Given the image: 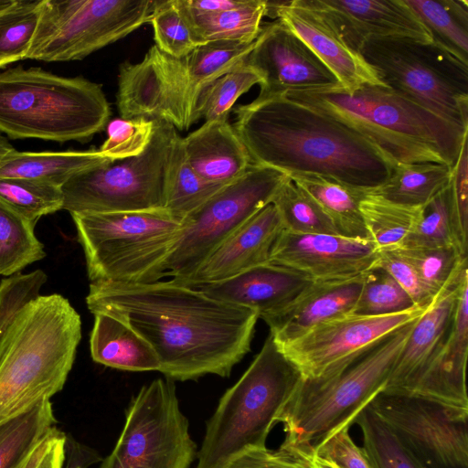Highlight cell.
Here are the masks:
<instances>
[{
  "instance_id": "6da1fadb",
  "label": "cell",
  "mask_w": 468,
  "mask_h": 468,
  "mask_svg": "<svg viewBox=\"0 0 468 468\" xmlns=\"http://www.w3.org/2000/svg\"><path fill=\"white\" fill-rule=\"evenodd\" d=\"M86 303L127 324L154 349L159 372L171 380L229 377L250 352L259 315L197 288L167 282L99 281Z\"/></svg>"
},
{
  "instance_id": "7a4b0ae2",
  "label": "cell",
  "mask_w": 468,
  "mask_h": 468,
  "mask_svg": "<svg viewBox=\"0 0 468 468\" xmlns=\"http://www.w3.org/2000/svg\"><path fill=\"white\" fill-rule=\"evenodd\" d=\"M234 113L232 126L252 163L288 176L317 175L371 191L396 164L354 129L284 96L255 99Z\"/></svg>"
},
{
  "instance_id": "3957f363",
  "label": "cell",
  "mask_w": 468,
  "mask_h": 468,
  "mask_svg": "<svg viewBox=\"0 0 468 468\" xmlns=\"http://www.w3.org/2000/svg\"><path fill=\"white\" fill-rule=\"evenodd\" d=\"M81 319L58 293L26 304L0 335V424L59 392L73 367Z\"/></svg>"
},
{
  "instance_id": "277c9868",
  "label": "cell",
  "mask_w": 468,
  "mask_h": 468,
  "mask_svg": "<svg viewBox=\"0 0 468 468\" xmlns=\"http://www.w3.org/2000/svg\"><path fill=\"white\" fill-rule=\"evenodd\" d=\"M285 98L354 129L394 163H441L452 167L468 129L441 119L383 85L291 91Z\"/></svg>"
},
{
  "instance_id": "5b68a950",
  "label": "cell",
  "mask_w": 468,
  "mask_h": 468,
  "mask_svg": "<svg viewBox=\"0 0 468 468\" xmlns=\"http://www.w3.org/2000/svg\"><path fill=\"white\" fill-rule=\"evenodd\" d=\"M418 318L382 338L338 372L319 379L303 378L277 417L285 433L281 445L312 452L323 439L349 428L383 391Z\"/></svg>"
},
{
  "instance_id": "8992f818",
  "label": "cell",
  "mask_w": 468,
  "mask_h": 468,
  "mask_svg": "<svg viewBox=\"0 0 468 468\" xmlns=\"http://www.w3.org/2000/svg\"><path fill=\"white\" fill-rule=\"evenodd\" d=\"M110 116L101 85L81 76L21 66L0 73V133L10 139L86 142Z\"/></svg>"
},
{
  "instance_id": "52a82bcc",
  "label": "cell",
  "mask_w": 468,
  "mask_h": 468,
  "mask_svg": "<svg viewBox=\"0 0 468 468\" xmlns=\"http://www.w3.org/2000/svg\"><path fill=\"white\" fill-rule=\"evenodd\" d=\"M303 377L271 334L208 420L196 468H223L250 448L266 446L282 407Z\"/></svg>"
},
{
  "instance_id": "ba28073f",
  "label": "cell",
  "mask_w": 468,
  "mask_h": 468,
  "mask_svg": "<svg viewBox=\"0 0 468 468\" xmlns=\"http://www.w3.org/2000/svg\"><path fill=\"white\" fill-rule=\"evenodd\" d=\"M70 215L90 282H150L164 278L163 263L182 228L166 209Z\"/></svg>"
},
{
  "instance_id": "9c48e42d",
  "label": "cell",
  "mask_w": 468,
  "mask_h": 468,
  "mask_svg": "<svg viewBox=\"0 0 468 468\" xmlns=\"http://www.w3.org/2000/svg\"><path fill=\"white\" fill-rule=\"evenodd\" d=\"M358 52L384 86L468 129V65L433 42L407 37L367 39Z\"/></svg>"
},
{
  "instance_id": "30bf717a",
  "label": "cell",
  "mask_w": 468,
  "mask_h": 468,
  "mask_svg": "<svg viewBox=\"0 0 468 468\" xmlns=\"http://www.w3.org/2000/svg\"><path fill=\"white\" fill-rule=\"evenodd\" d=\"M180 134L154 121L150 143L139 155L113 161L73 176L62 186V209L105 213L165 208L168 166Z\"/></svg>"
},
{
  "instance_id": "8fae6325",
  "label": "cell",
  "mask_w": 468,
  "mask_h": 468,
  "mask_svg": "<svg viewBox=\"0 0 468 468\" xmlns=\"http://www.w3.org/2000/svg\"><path fill=\"white\" fill-rule=\"evenodd\" d=\"M154 0H42L26 59H83L149 23Z\"/></svg>"
},
{
  "instance_id": "7c38bea8",
  "label": "cell",
  "mask_w": 468,
  "mask_h": 468,
  "mask_svg": "<svg viewBox=\"0 0 468 468\" xmlns=\"http://www.w3.org/2000/svg\"><path fill=\"white\" fill-rule=\"evenodd\" d=\"M289 178L280 170L252 163L224 185L182 223L179 237L163 263L164 277L190 275L224 240L271 204Z\"/></svg>"
},
{
  "instance_id": "4fadbf2b",
  "label": "cell",
  "mask_w": 468,
  "mask_h": 468,
  "mask_svg": "<svg viewBox=\"0 0 468 468\" xmlns=\"http://www.w3.org/2000/svg\"><path fill=\"white\" fill-rule=\"evenodd\" d=\"M197 457L176 385L157 378L133 398L118 441L99 468H190Z\"/></svg>"
},
{
  "instance_id": "5bb4252c",
  "label": "cell",
  "mask_w": 468,
  "mask_h": 468,
  "mask_svg": "<svg viewBox=\"0 0 468 468\" xmlns=\"http://www.w3.org/2000/svg\"><path fill=\"white\" fill-rule=\"evenodd\" d=\"M372 411L425 468H468V410L378 393Z\"/></svg>"
},
{
  "instance_id": "9a60e30c",
  "label": "cell",
  "mask_w": 468,
  "mask_h": 468,
  "mask_svg": "<svg viewBox=\"0 0 468 468\" xmlns=\"http://www.w3.org/2000/svg\"><path fill=\"white\" fill-rule=\"evenodd\" d=\"M198 96L184 58L172 57L155 45L140 62L120 66L116 104L121 118L160 120L187 131L197 122Z\"/></svg>"
},
{
  "instance_id": "2e32d148",
  "label": "cell",
  "mask_w": 468,
  "mask_h": 468,
  "mask_svg": "<svg viewBox=\"0 0 468 468\" xmlns=\"http://www.w3.org/2000/svg\"><path fill=\"white\" fill-rule=\"evenodd\" d=\"M428 309V308H427ZM427 309L380 316L346 314L313 327L302 336L279 346L303 379L329 377Z\"/></svg>"
},
{
  "instance_id": "e0dca14e",
  "label": "cell",
  "mask_w": 468,
  "mask_h": 468,
  "mask_svg": "<svg viewBox=\"0 0 468 468\" xmlns=\"http://www.w3.org/2000/svg\"><path fill=\"white\" fill-rule=\"evenodd\" d=\"M245 63L262 79L258 101L340 85L312 49L278 19L261 26Z\"/></svg>"
},
{
  "instance_id": "ac0fdd59",
  "label": "cell",
  "mask_w": 468,
  "mask_h": 468,
  "mask_svg": "<svg viewBox=\"0 0 468 468\" xmlns=\"http://www.w3.org/2000/svg\"><path fill=\"white\" fill-rule=\"evenodd\" d=\"M378 251L372 240L282 230L269 262L300 271L313 281H337L366 273L377 261Z\"/></svg>"
},
{
  "instance_id": "d6986e66",
  "label": "cell",
  "mask_w": 468,
  "mask_h": 468,
  "mask_svg": "<svg viewBox=\"0 0 468 468\" xmlns=\"http://www.w3.org/2000/svg\"><path fill=\"white\" fill-rule=\"evenodd\" d=\"M323 15L345 43L358 52L372 38L407 37L432 43L405 0H303ZM359 53V52H358Z\"/></svg>"
},
{
  "instance_id": "ffe728a7",
  "label": "cell",
  "mask_w": 468,
  "mask_h": 468,
  "mask_svg": "<svg viewBox=\"0 0 468 468\" xmlns=\"http://www.w3.org/2000/svg\"><path fill=\"white\" fill-rule=\"evenodd\" d=\"M266 16L277 17L332 71L346 91L364 84L383 85L362 56L349 48L332 24L303 0L266 1Z\"/></svg>"
},
{
  "instance_id": "44dd1931",
  "label": "cell",
  "mask_w": 468,
  "mask_h": 468,
  "mask_svg": "<svg viewBox=\"0 0 468 468\" xmlns=\"http://www.w3.org/2000/svg\"><path fill=\"white\" fill-rule=\"evenodd\" d=\"M282 230L271 203L224 240L190 275L171 280L186 286L214 283L269 263L272 246Z\"/></svg>"
},
{
  "instance_id": "7402d4cb",
  "label": "cell",
  "mask_w": 468,
  "mask_h": 468,
  "mask_svg": "<svg viewBox=\"0 0 468 468\" xmlns=\"http://www.w3.org/2000/svg\"><path fill=\"white\" fill-rule=\"evenodd\" d=\"M460 282L437 295L420 316L399 354L382 392L411 396L438 356L450 331Z\"/></svg>"
},
{
  "instance_id": "603a6c76",
  "label": "cell",
  "mask_w": 468,
  "mask_h": 468,
  "mask_svg": "<svg viewBox=\"0 0 468 468\" xmlns=\"http://www.w3.org/2000/svg\"><path fill=\"white\" fill-rule=\"evenodd\" d=\"M364 274L346 280L314 281L287 306L263 317L276 344L289 343L321 323L351 314Z\"/></svg>"
},
{
  "instance_id": "cb8c5ba5",
  "label": "cell",
  "mask_w": 468,
  "mask_h": 468,
  "mask_svg": "<svg viewBox=\"0 0 468 468\" xmlns=\"http://www.w3.org/2000/svg\"><path fill=\"white\" fill-rule=\"evenodd\" d=\"M313 282L300 271L269 262L221 282L190 287L253 310L262 319L287 306Z\"/></svg>"
},
{
  "instance_id": "d4e9b609",
  "label": "cell",
  "mask_w": 468,
  "mask_h": 468,
  "mask_svg": "<svg viewBox=\"0 0 468 468\" xmlns=\"http://www.w3.org/2000/svg\"><path fill=\"white\" fill-rule=\"evenodd\" d=\"M468 277L463 281L448 335L438 356L411 396L467 409Z\"/></svg>"
},
{
  "instance_id": "484cf974",
  "label": "cell",
  "mask_w": 468,
  "mask_h": 468,
  "mask_svg": "<svg viewBox=\"0 0 468 468\" xmlns=\"http://www.w3.org/2000/svg\"><path fill=\"white\" fill-rule=\"evenodd\" d=\"M186 158L203 180L227 185L252 164L250 155L229 121L205 122L182 137Z\"/></svg>"
},
{
  "instance_id": "4316f807",
  "label": "cell",
  "mask_w": 468,
  "mask_h": 468,
  "mask_svg": "<svg viewBox=\"0 0 468 468\" xmlns=\"http://www.w3.org/2000/svg\"><path fill=\"white\" fill-rule=\"evenodd\" d=\"M90 350L96 363L109 367L134 372L160 369L152 346L127 324L108 314H94Z\"/></svg>"
},
{
  "instance_id": "83f0119b",
  "label": "cell",
  "mask_w": 468,
  "mask_h": 468,
  "mask_svg": "<svg viewBox=\"0 0 468 468\" xmlns=\"http://www.w3.org/2000/svg\"><path fill=\"white\" fill-rule=\"evenodd\" d=\"M100 150L19 152L9 154L0 166V177L26 178L62 187L73 176L109 164Z\"/></svg>"
},
{
  "instance_id": "f1b7e54d",
  "label": "cell",
  "mask_w": 468,
  "mask_h": 468,
  "mask_svg": "<svg viewBox=\"0 0 468 468\" xmlns=\"http://www.w3.org/2000/svg\"><path fill=\"white\" fill-rule=\"evenodd\" d=\"M289 176L314 199L341 236L371 240L359 210L360 200L367 191L317 175L295 174Z\"/></svg>"
},
{
  "instance_id": "f546056e",
  "label": "cell",
  "mask_w": 468,
  "mask_h": 468,
  "mask_svg": "<svg viewBox=\"0 0 468 468\" xmlns=\"http://www.w3.org/2000/svg\"><path fill=\"white\" fill-rule=\"evenodd\" d=\"M432 42L468 65V3L465 0H405Z\"/></svg>"
},
{
  "instance_id": "4dcf8cb0",
  "label": "cell",
  "mask_w": 468,
  "mask_h": 468,
  "mask_svg": "<svg viewBox=\"0 0 468 468\" xmlns=\"http://www.w3.org/2000/svg\"><path fill=\"white\" fill-rule=\"evenodd\" d=\"M452 167L441 163H396L388 180L369 192L391 202L422 207L451 182Z\"/></svg>"
},
{
  "instance_id": "1f68e13d",
  "label": "cell",
  "mask_w": 468,
  "mask_h": 468,
  "mask_svg": "<svg viewBox=\"0 0 468 468\" xmlns=\"http://www.w3.org/2000/svg\"><path fill=\"white\" fill-rule=\"evenodd\" d=\"M183 9L202 44L230 40L253 42L261 30L266 16V0H247L242 5L215 13H197L180 0Z\"/></svg>"
},
{
  "instance_id": "d6a6232c",
  "label": "cell",
  "mask_w": 468,
  "mask_h": 468,
  "mask_svg": "<svg viewBox=\"0 0 468 468\" xmlns=\"http://www.w3.org/2000/svg\"><path fill=\"white\" fill-rule=\"evenodd\" d=\"M456 247L467 253L460 231L451 182L420 207V216L399 248Z\"/></svg>"
},
{
  "instance_id": "836d02e7",
  "label": "cell",
  "mask_w": 468,
  "mask_h": 468,
  "mask_svg": "<svg viewBox=\"0 0 468 468\" xmlns=\"http://www.w3.org/2000/svg\"><path fill=\"white\" fill-rule=\"evenodd\" d=\"M420 207L394 203L369 191L359 203L365 227L378 250H395L403 244Z\"/></svg>"
},
{
  "instance_id": "e575fe53",
  "label": "cell",
  "mask_w": 468,
  "mask_h": 468,
  "mask_svg": "<svg viewBox=\"0 0 468 468\" xmlns=\"http://www.w3.org/2000/svg\"><path fill=\"white\" fill-rule=\"evenodd\" d=\"M223 186L203 180L192 169L186 158L180 135L168 166L165 209L182 224Z\"/></svg>"
},
{
  "instance_id": "d590c367",
  "label": "cell",
  "mask_w": 468,
  "mask_h": 468,
  "mask_svg": "<svg viewBox=\"0 0 468 468\" xmlns=\"http://www.w3.org/2000/svg\"><path fill=\"white\" fill-rule=\"evenodd\" d=\"M50 400L0 424V468H13L54 427Z\"/></svg>"
},
{
  "instance_id": "8d00e7d4",
  "label": "cell",
  "mask_w": 468,
  "mask_h": 468,
  "mask_svg": "<svg viewBox=\"0 0 468 468\" xmlns=\"http://www.w3.org/2000/svg\"><path fill=\"white\" fill-rule=\"evenodd\" d=\"M35 227L0 201V275H15L45 258Z\"/></svg>"
},
{
  "instance_id": "74e56055",
  "label": "cell",
  "mask_w": 468,
  "mask_h": 468,
  "mask_svg": "<svg viewBox=\"0 0 468 468\" xmlns=\"http://www.w3.org/2000/svg\"><path fill=\"white\" fill-rule=\"evenodd\" d=\"M394 250L416 269L435 296L458 284L468 274L467 253L456 247L398 248Z\"/></svg>"
},
{
  "instance_id": "f35d334b",
  "label": "cell",
  "mask_w": 468,
  "mask_h": 468,
  "mask_svg": "<svg viewBox=\"0 0 468 468\" xmlns=\"http://www.w3.org/2000/svg\"><path fill=\"white\" fill-rule=\"evenodd\" d=\"M271 204L278 212L283 230L298 234L340 235L321 207L290 176Z\"/></svg>"
},
{
  "instance_id": "ab89813d",
  "label": "cell",
  "mask_w": 468,
  "mask_h": 468,
  "mask_svg": "<svg viewBox=\"0 0 468 468\" xmlns=\"http://www.w3.org/2000/svg\"><path fill=\"white\" fill-rule=\"evenodd\" d=\"M255 40L250 43L230 40L208 41L184 57L197 91L200 93L209 83L242 65L253 49Z\"/></svg>"
},
{
  "instance_id": "60d3db41",
  "label": "cell",
  "mask_w": 468,
  "mask_h": 468,
  "mask_svg": "<svg viewBox=\"0 0 468 468\" xmlns=\"http://www.w3.org/2000/svg\"><path fill=\"white\" fill-rule=\"evenodd\" d=\"M0 201L34 226L63 207L62 187L26 178L0 177Z\"/></svg>"
},
{
  "instance_id": "b9f144b4",
  "label": "cell",
  "mask_w": 468,
  "mask_h": 468,
  "mask_svg": "<svg viewBox=\"0 0 468 468\" xmlns=\"http://www.w3.org/2000/svg\"><path fill=\"white\" fill-rule=\"evenodd\" d=\"M354 422L361 429L363 449L373 468H425L368 405Z\"/></svg>"
},
{
  "instance_id": "7bdbcfd3",
  "label": "cell",
  "mask_w": 468,
  "mask_h": 468,
  "mask_svg": "<svg viewBox=\"0 0 468 468\" xmlns=\"http://www.w3.org/2000/svg\"><path fill=\"white\" fill-rule=\"evenodd\" d=\"M261 81L259 73L245 62L219 77L199 93L195 111L196 122L200 119L205 122L229 121V112L238 99Z\"/></svg>"
},
{
  "instance_id": "ee69618b",
  "label": "cell",
  "mask_w": 468,
  "mask_h": 468,
  "mask_svg": "<svg viewBox=\"0 0 468 468\" xmlns=\"http://www.w3.org/2000/svg\"><path fill=\"white\" fill-rule=\"evenodd\" d=\"M42 0H15L0 12V69L26 59L40 16Z\"/></svg>"
},
{
  "instance_id": "f6af8a7d",
  "label": "cell",
  "mask_w": 468,
  "mask_h": 468,
  "mask_svg": "<svg viewBox=\"0 0 468 468\" xmlns=\"http://www.w3.org/2000/svg\"><path fill=\"white\" fill-rule=\"evenodd\" d=\"M149 23L154 29L155 46L172 57L184 58L202 45L180 0H157Z\"/></svg>"
},
{
  "instance_id": "bcb514c9",
  "label": "cell",
  "mask_w": 468,
  "mask_h": 468,
  "mask_svg": "<svg viewBox=\"0 0 468 468\" xmlns=\"http://www.w3.org/2000/svg\"><path fill=\"white\" fill-rule=\"evenodd\" d=\"M412 300L384 270L373 266L364 274L363 285L352 314L380 316L410 310Z\"/></svg>"
},
{
  "instance_id": "7dc6e473",
  "label": "cell",
  "mask_w": 468,
  "mask_h": 468,
  "mask_svg": "<svg viewBox=\"0 0 468 468\" xmlns=\"http://www.w3.org/2000/svg\"><path fill=\"white\" fill-rule=\"evenodd\" d=\"M108 137L99 149L111 161L139 155L147 147L154 132V121L143 118H116L107 123Z\"/></svg>"
},
{
  "instance_id": "c3c4849f",
  "label": "cell",
  "mask_w": 468,
  "mask_h": 468,
  "mask_svg": "<svg viewBox=\"0 0 468 468\" xmlns=\"http://www.w3.org/2000/svg\"><path fill=\"white\" fill-rule=\"evenodd\" d=\"M374 266L387 271L417 307L427 309L437 297L425 285L416 269L394 250H379Z\"/></svg>"
},
{
  "instance_id": "681fc988",
  "label": "cell",
  "mask_w": 468,
  "mask_h": 468,
  "mask_svg": "<svg viewBox=\"0 0 468 468\" xmlns=\"http://www.w3.org/2000/svg\"><path fill=\"white\" fill-rule=\"evenodd\" d=\"M311 454L282 445L278 450L266 446L250 448L235 456L223 468H314Z\"/></svg>"
},
{
  "instance_id": "f907efd6",
  "label": "cell",
  "mask_w": 468,
  "mask_h": 468,
  "mask_svg": "<svg viewBox=\"0 0 468 468\" xmlns=\"http://www.w3.org/2000/svg\"><path fill=\"white\" fill-rule=\"evenodd\" d=\"M349 428L331 434L312 448V453L334 463L338 468H373L363 447L351 438Z\"/></svg>"
},
{
  "instance_id": "816d5d0a",
  "label": "cell",
  "mask_w": 468,
  "mask_h": 468,
  "mask_svg": "<svg viewBox=\"0 0 468 468\" xmlns=\"http://www.w3.org/2000/svg\"><path fill=\"white\" fill-rule=\"evenodd\" d=\"M451 186L458 225L467 240L468 230V135L464 138L458 158L452 167Z\"/></svg>"
},
{
  "instance_id": "f5cc1de1",
  "label": "cell",
  "mask_w": 468,
  "mask_h": 468,
  "mask_svg": "<svg viewBox=\"0 0 468 468\" xmlns=\"http://www.w3.org/2000/svg\"><path fill=\"white\" fill-rule=\"evenodd\" d=\"M58 429L54 427L13 468H38L48 453Z\"/></svg>"
},
{
  "instance_id": "db71d44e",
  "label": "cell",
  "mask_w": 468,
  "mask_h": 468,
  "mask_svg": "<svg viewBox=\"0 0 468 468\" xmlns=\"http://www.w3.org/2000/svg\"><path fill=\"white\" fill-rule=\"evenodd\" d=\"M66 435L57 431L52 444L38 468H65Z\"/></svg>"
},
{
  "instance_id": "11a10c76",
  "label": "cell",
  "mask_w": 468,
  "mask_h": 468,
  "mask_svg": "<svg viewBox=\"0 0 468 468\" xmlns=\"http://www.w3.org/2000/svg\"><path fill=\"white\" fill-rule=\"evenodd\" d=\"M247 0H183L184 5L197 13H215L242 5Z\"/></svg>"
},
{
  "instance_id": "9f6ffc18",
  "label": "cell",
  "mask_w": 468,
  "mask_h": 468,
  "mask_svg": "<svg viewBox=\"0 0 468 468\" xmlns=\"http://www.w3.org/2000/svg\"><path fill=\"white\" fill-rule=\"evenodd\" d=\"M16 149L9 142L6 136L0 133V166L5 158Z\"/></svg>"
},
{
  "instance_id": "6f0895ef",
  "label": "cell",
  "mask_w": 468,
  "mask_h": 468,
  "mask_svg": "<svg viewBox=\"0 0 468 468\" xmlns=\"http://www.w3.org/2000/svg\"><path fill=\"white\" fill-rule=\"evenodd\" d=\"M311 462L314 468H338L334 463L324 460L314 454H311Z\"/></svg>"
},
{
  "instance_id": "680465c9",
  "label": "cell",
  "mask_w": 468,
  "mask_h": 468,
  "mask_svg": "<svg viewBox=\"0 0 468 468\" xmlns=\"http://www.w3.org/2000/svg\"><path fill=\"white\" fill-rule=\"evenodd\" d=\"M13 316L0 310V335L2 331L12 321Z\"/></svg>"
},
{
  "instance_id": "91938a15",
  "label": "cell",
  "mask_w": 468,
  "mask_h": 468,
  "mask_svg": "<svg viewBox=\"0 0 468 468\" xmlns=\"http://www.w3.org/2000/svg\"><path fill=\"white\" fill-rule=\"evenodd\" d=\"M15 0H0V12L10 6Z\"/></svg>"
},
{
  "instance_id": "94428289",
  "label": "cell",
  "mask_w": 468,
  "mask_h": 468,
  "mask_svg": "<svg viewBox=\"0 0 468 468\" xmlns=\"http://www.w3.org/2000/svg\"><path fill=\"white\" fill-rule=\"evenodd\" d=\"M75 468H80V467H75Z\"/></svg>"
}]
</instances>
